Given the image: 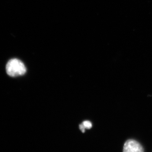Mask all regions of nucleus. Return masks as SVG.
Instances as JSON below:
<instances>
[{"label": "nucleus", "instance_id": "nucleus-4", "mask_svg": "<svg viewBox=\"0 0 152 152\" xmlns=\"http://www.w3.org/2000/svg\"><path fill=\"white\" fill-rule=\"evenodd\" d=\"M80 129L83 132H85V129H86V128H85V127L84 126L83 124L80 125Z\"/></svg>", "mask_w": 152, "mask_h": 152}, {"label": "nucleus", "instance_id": "nucleus-1", "mask_svg": "<svg viewBox=\"0 0 152 152\" xmlns=\"http://www.w3.org/2000/svg\"><path fill=\"white\" fill-rule=\"evenodd\" d=\"M7 74L12 77H16L24 75L26 68L24 64L18 59H12L6 65Z\"/></svg>", "mask_w": 152, "mask_h": 152}, {"label": "nucleus", "instance_id": "nucleus-2", "mask_svg": "<svg viewBox=\"0 0 152 152\" xmlns=\"http://www.w3.org/2000/svg\"><path fill=\"white\" fill-rule=\"evenodd\" d=\"M123 152H144L141 145L135 140L130 139L125 142Z\"/></svg>", "mask_w": 152, "mask_h": 152}, {"label": "nucleus", "instance_id": "nucleus-3", "mask_svg": "<svg viewBox=\"0 0 152 152\" xmlns=\"http://www.w3.org/2000/svg\"><path fill=\"white\" fill-rule=\"evenodd\" d=\"M82 124L83 125L86 129H90L92 127L91 123L89 121H85Z\"/></svg>", "mask_w": 152, "mask_h": 152}]
</instances>
